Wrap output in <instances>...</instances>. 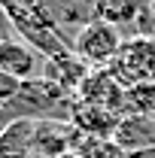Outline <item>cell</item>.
I'll list each match as a JSON object with an SVG mask.
<instances>
[{
	"mask_svg": "<svg viewBox=\"0 0 155 158\" xmlns=\"http://www.w3.org/2000/svg\"><path fill=\"white\" fill-rule=\"evenodd\" d=\"M0 6L9 12L19 40L34 46L43 58H58L73 52V40L64 37V31L55 24L43 0H0Z\"/></svg>",
	"mask_w": 155,
	"mask_h": 158,
	"instance_id": "1",
	"label": "cell"
},
{
	"mask_svg": "<svg viewBox=\"0 0 155 158\" xmlns=\"http://www.w3.org/2000/svg\"><path fill=\"white\" fill-rule=\"evenodd\" d=\"M73 103H76L73 94H67L55 82L40 76V79L21 82V91L6 106L12 110L15 118H37V122H43V118H61V122H70L73 118Z\"/></svg>",
	"mask_w": 155,
	"mask_h": 158,
	"instance_id": "2",
	"label": "cell"
},
{
	"mask_svg": "<svg viewBox=\"0 0 155 158\" xmlns=\"http://www.w3.org/2000/svg\"><path fill=\"white\" fill-rule=\"evenodd\" d=\"M107 70L119 79L122 88L143 85V82H155V40L137 37V34L125 37L119 55L113 58V64H110Z\"/></svg>",
	"mask_w": 155,
	"mask_h": 158,
	"instance_id": "3",
	"label": "cell"
},
{
	"mask_svg": "<svg viewBox=\"0 0 155 158\" xmlns=\"http://www.w3.org/2000/svg\"><path fill=\"white\" fill-rule=\"evenodd\" d=\"M122 43H125V34L119 27L94 19V21H88L85 27H79L76 34H73V52L91 70H103V67L113 64V58H116L119 49H122Z\"/></svg>",
	"mask_w": 155,
	"mask_h": 158,
	"instance_id": "4",
	"label": "cell"
},
{
	"mask_svg": "<svg viewBox=\"0 0 155 158\" xmlns=\"http://www.w3.org/2000/svg\"><path fill=\"white\" fill-rule=\"evenodd\" d=\"M79 103H88L97 110H107V113H116L125 118V88L119 85V79L103 67V70H91V76L82 82V88L76 91Z\"/></svg>",
	"mask_w": 155,
	"mask_h": 158,
	"instance_id": "5",
	"label": "cell"
},
{
	"mask_svg": "<svg viewBox=\"0 0 155 158\" xmlns=\"http://www.w3.org/2000/svg\"><path fill=\"white\" fill-rule=\"evenodd\" d=\"M79 131L73 122H61V118H43L37 122V134H34V155L40 158H61L76 149Z\"/></svg>",
	"mask_w": 155,
	"mask_h": 158,
	"instance_id": "6",
	"label": "cell"
},
{
	"mask_svg": "<svg viewBox=\"0 0 155 158\" xmlns=\"http://www.w3.org/2000/svg\"><path fill=\"white\" fill-rule=\"evenodd\" d=\"M0 67H3L9 76L27 82V79H40V76H43L46 58L40 55L34 46H27L24 40L15 37V40L0 43Z\"/></svg>",
	"mask_w": 155,
	"mask_h": 158,
	"instance_id": "7",
	"label": "cell"
},
{
	"mask_svg": "<svg viewBox=\"0 0 155 158\" xmlns=\"http://www.w3.org/2000/svg\"><path fill=\"white\" fill-rule=\"evenodd\" d=\"M43 76L49 79V82H55L58 88H64L67 94L76 98V91L82 88V82L91 76V67L79 58L76 52H67V55H58V58H46Z\"/></svg>",
	"mask_w": 155,
	"mask_h": 158,
	"instance_id": "8",
	"label": "cell"
},
{
	"mask_svg": "<svg viewBox=\"0 0 155 158\" xmlns=\"http://www.w3.org/2000/svg\"><path fill=\"white\" fill-rule=\"evenodd\" d=\"M113 140H116L128 155L143 152V149H152L155 146V118H149V116H125L119 122Z\"/></svg>",
	"mask_w": 155,
	"mask_h": 158,
	"instance_id": "9",
	"label": "cell"
},
{
	"mask_svg": "<svg viewBox=\"0 0 155 158\" xmlns=\"http://www.w3.org/2000/svg\"><path fill=\"white\" fill-rule=\"evenodd\" d=\"M146 9H149V0H97L94 19L122 31V27H137Z\"/></svg>",
	"mask_w": 155,
	"mask_h": 158,
	"instance_id": "10",
	"label": "cell"
},
{
	"mask_svg": "<svg viewBox=\"0 0 155 158\" xmlns=\"http://www.w3.org/2000/svg\"><path fill=\"white\" fill-rule=\"evenodd\" d=\"M37 118H15L0 140V158H31L34 155Z\"/></svg>",
	"mask_w": 155,
	"mask_h": 158,
	"instance_id": "11",
	"label": "cell"
},
{
	"mask_svg": "<svg viewBox=\"0 0 155 158\" xmlns=\"http://www.w3.org/2000/svg\"><path fill=\"white\" fill-rule=\"evenodd\" d=\"M73 152L79 158H128V152L113 137H94V134H82Z\"/></svg>",
	"mask_w": 155,
	"mask_h": 158,
	"instance_id": "12",
	"label": "cell"
},
{
	"mask_svg": "<svg viewBox=\"0 0 155 158\" xmlns=\"http://www.w3.org/2000/svg\"><path fill=\"white\" fill-rule=\"evenodd\" d=\"M125 116H149L155 118V82L125 88Z\"/></svg>",
	"mask_w": 155,
	"mask_h": 158,
	"instance_id": "13",
	"label": "cell"
},
{
	"mask_svg": "<svg viewBox=\"0 0 155 158\" xmlns=\"http://www.w3.org/2000/svg\"><path fill=\"white\" fill-rule=\"evenodd\" d=\"M21 91V79H15V76H9L3 67H0V106H6L9 100L15 98Z\"/></svg>",
	"mask_w": 155,
	"mask_h": 158,
	"instance_id": "14",
	"label": "cell"
},
{
	"mask_svg": "<svg viewBox=\"0 0 155 158\" xmlns=\"http://www.w3.org/2000/svg\"><path fill=\"white\" fill-rule=\"evenodd\" d=\"M19 34H15V24H12V19H9V12L0 6V43H6V40H15Z\"/></svg>",
	"mask_w": 155,
	"mask_h": 158,
	"instance_id": "15",
	"label": "cell"
},
{
	"mask_svg": "<svg viewBox=\"0 0 155 158\" xmlns=\"http://www.w3.org/2000/svg\"><path fill=\"white\" fill-rule=\"evenodd\" d=\"M12 122H15L12 110H9V106H0V140H3V131H6V128H9Z\"/></svg>",
	"mask_w": 155,
	"mask_h": 158,
	"instance_id": "16",
	"label": "cell"
},
{
	"mask_svg": "<svg viewBox=\"0 0 155 158\" xmlns=\"http://www.w3.org/2000/svg\"><path fill=\"white\" fill-rule=\"evenodd\" d=\"M149 9H152V12H155V0H149Z\"/></svg>",
	"mask_w": 155,
	"mask_h": 158,
	"instance_id": "17",
	"label": "cell"
}]
</instances>
